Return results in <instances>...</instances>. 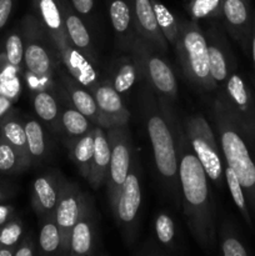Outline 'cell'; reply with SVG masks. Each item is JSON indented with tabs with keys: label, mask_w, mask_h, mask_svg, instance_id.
Returning <instances> with one entry per match:
<instances>
[{
	"label": "cell",
	"mask_w": 255,
	"mask_h": 256,
	"mask_svg": "<svg viewBox=\"0 0 255 256\" xmlns=\"http://www.w3.org/2000/svg\"><path fill=\"white\" fill-rule=\"evenodd\" d=\"M92 222L88 200L82 206V214L74 225L70 236V250L72 255H88L92 249Z\"/></svg>",
	"instance_id": "cell-20"
},
{
	"label": "cell",
	"mask_w": 255,
	"mask_h": 256,
	"mask_svg": "<svg viewBox=\"0 0 255 256\" xmlns=\"http://www.w3.org/2000/svg\"><path fill=\"white\" fill-rule=\"evenodd\" d=\"M5 198H6V192H4V189H2V188H0V202H2Z\"/></svg>",
	"instance_id": "cell-47"
},
{
	"label": "cell",
	"mask_w": 255,
	"mask_h": 256,
	"mask_svg": "<svg viewBox=\"0 0 255 256\" xmlns=\"http://www.w3.org/2000/svg\"><path fill=\"white\" fill-rule=\"evenodd\" d=\"M22 236V224L20 220L12 219L0 228V246L16 248Z\"/></svg>",
	"instance_id": "cell-36"
},
{
	"label": "cell",
	"mask_w": 255,
	"mask_h": 256,
	"mask_svg": "<svg viewBox=\"0 0 255 256\" xmlns=\"http://www.w3.org/2000/svg\"><path fill=\"white\" fill-rule=\"evenodd\" d=\"M110 142V164L108 172V198L112 212L116 208L120 192L132 168V144L125 126H112L108 132Z\"/></svg>",
	"instance_id": "cell-7"
},
{
	"label": "cell",
	"mask_w": 255,
	"mask_h": 256,
	"mask_svg": "<svg viewBox=\"0 0 255 256\" xmlns=\"http://www.w3.org/2000/svg\"><path fill=\"white\" fill-rule=\"evenodd\" d=\"M135 80H136V65L134 62H128L124 65H122L116 72L114 82H112V86L119 94H124L132 89Z\"/></svg>",
	"instance_id": "cell-35"
},
{
	"label": "cell",
	"mask_w": 255,
	"mask_h": 256,
	"mask_svg": "<svg viewBox=\"0 0 255 256\" xmlns=\"http://www.w3.org/2000/svg\"><path fill=\"white\" fill-rule=\"evenodd\" d=\"M60 186H55L52 178L40 176L35 179L32 184V205L35 212L46 218L54 214L58 199H59Z\"/></svg>",
	"instance_id": "cell-21"
},
{
	"label": "cell",
	"mask_w": 255,
	"mask_h": 256,
	"mask_svg": "<svg viewBox=\"0 0 255 256\" xmlns=\"http://www.w3.org/2000/svg\"><path fill=\"white\" fill-rule=\"evenodd\" d=\"M12 214H14V209L10 205L0 204V228L12 219Z\"/></svg>",
	"instance_id": "cell-44"
},
{
	"label": "cell",
	"mask_w": 255,
	"mask_h": 256,
	"mask_svg": "<svg viewBox=\"0 0 255 256\" xmlns=\"http://www.w3.org/2000/svg\"><path fill=\"white\" fill-rule=\"evenodd\" d=\"M22 160L20 159L16 150L2 140L0 144V172H14L25 169Z\"/></svg>",
	"instance_id": "cell-34"
},
{
	"label": "cell",
	"mask_w": 255,
	"mask_h": 256,
	"mask_svg": "<svg viewBox=\"0 0 255 256\" xmlns=\"http://www.w3.org/2000/svg\"><path fill=\"white\" fill-rule=\"evenodd\" d=\"M72 5L76 12L82 15H88L94 8V0H72Z\"/></svg>",
	"instance_id": "cell-42"
},
{
	"label": "cell",
	"mask_w": 255,
	"mask_h": 256,
	"mask_svg": "<svg viewBox=\"0 0 255 256\" xmlns=\"http://www.w3.org/2000/svg\"><path fill=\"white\" fill-rule=\"evenodd\" d=\"M2 129H0V144H2Z\"/></svg>",
	"instance_id": "cell-48"
},
{
	"label": "cell",
	"mask_w": 255,
	"mask_h": 256,
	"mask_svg": "<svg viewBox=\"0 0 255 256\" xmlns=\"http://www.w3.org/2000/svg\"><path fill=\"white\" fill-rule=\"evenodd\" d=\"M140 204H142V189H140L139 176H138L136 172L130 168V172L122 185L114 212L119 225L126 232H129L134 226Z\"/></svg>",
	"instance_id": "cell-12"
},
{
	"label": "cell",
	"mask_w": 255,
	"mask_h": 256,
	"mask_svg": "<svg viewBox=\"0 0 255 256\" xmlns=\"http://www.w3.org/2000/svg\"><path fill=\"white\" fill-rule=\"evenodd\" d=\"M14 8V0H0V30L6 25Z\"/></svg>",
	"instance_id": "cell-41"
},
{
	"label": "cell",
	"mask_w": 255,
	"mask_h": 256,
	"mask_svg": "<svg viewBox=\"0 0 255 256\" xmlns=\"http://www.w3.org/2000/svg\"><path fill=\"white\" fill-rule=\"evenodd\" d=\"M250 48H252V65H254V74H255V12H254V18H252V42H250Z\"/></svg>",
	"instance_id": "cell-45"
},
{
	"label": "cell",
	"mask_w": 255,
	"mask_h": 256,
	"mask_svg": "<svg viewBox=\"0 0 255 256\" xmlns=\"http://www.w3.org/2000/svg\"><path fill=\"white\" fill-rule=\"evenodd\" d=\"M20 92V82L19 78L14 76L10 79L2 80L0 82V94L10 98L12 100H15Z\"/></svg>",
	"instance_id": "cell-39"
},
{
	"label": "cell",
	"mask_w": 255,
	"mask_h": 256,
	"mask_svg": "<svg viewBox=\"0 0 255 256\" xmlns=\"http://www.w3.org/2000/svg\"><path fill=\"white\" fill-rule=\"evenodd\" d=\"M208 175L196 155L182 145L179 158V182L182 210L194 239L202 246L214 244V208L210 198Z\"/></svg>",
	"instance_id": "cell-1"
},
{
	"label": "cell",
	"mask_w": 255,
	"mask_h": 256,
	"mask_svg": "<svg viewBox=\"0 0 255 256\" xmlns=\"http://www.w3.org/2000/svg\"><path fill=\"white\" fill-rule=\"evenodd\" d=\"M136 54L139 56V64L146 74L154 89L168 100H175L178 92V85L175 75L169 64L158 55L148 50L146 42L140 40L136 45Z\"/></svg>",
	"instance_id": "cell-10"
},
{
	"label": "cell",
	"mask_w": 255,
	"mask_h": 256,
	"mask_svg": "<svg viewBox=\"0 0 255 256\" xmlns=\"http://www.w3.org/2000/svg\"><path fill=\"white\" fill-rule=\"evenodd\" d=\"M15 248L0 246V256H14Z\"/></svg>",
	"instance_id": "cell-46"
},
{
	"label": "cell",
	"mask_w": 255,
	"mask_h": 256,
	"mask_svg": "<svg viewBox=\"0 0 255 256\" xmlns=\"http://www.w3.org/2000/svg\"><path fill=\"white\" fill-rule=\"evenodd\" d=\"M39 248L45 254H52L62 248V236L52 215L45 218L39 234Z\"/></svg>",
	"instance_id": "cell-29"
},
{
	"label": "cell",
	"mask_w": 255,
	"mask_h": 256,
	"mask_svg": "<svg viewBox=\"0 0 255 256\" xmlns=\"http://www.w3.org/2000/svg\"><path fill=\"white\" fill-rule=\"evenodd\" d=\"M185 135L190 149L202 162L208 178L222 189L225 182L222 149L218 146L209 122L202 115H192L185 122Z\"/></svg>",
	"instance_id": "cell-4"
},
{
	"label": "cell",
	"mask_w": 255,
	"mask_h": 256,
	"mask_svg": "<svg viewBox=\"0 0 255 256\" xmlns=\"http://www.w3.org/2000/svg\"><path fill=\"white\" fill-rule=\"evenodd\" d=\"M25 132H26L28 149L32 159H40L45 152V138L42 128L39 122L34 119H29L24 122Z\"/></svg>",
	"instance_id": "cell-30"
},
{
	"label": "cell",
	"mask_w": 255,
	"mask_h": 256,
	"mask_svg": "<svg viewBox=\"0 0 255 256\" xmlns=\"http://www.w3.org/2000/svg\"><path fill=\"white\" fill-rule=\"evenodd\" d=\"M155 232L156 238L162 245H170L175 236V226L172 218L168 214H159L155 219Z\"/></svg>",
	"instance_id": "cell-37"
},
{
	"label": "cell",
	"mask_w": 255,
	"mask_h": 256,
	"mask_svg": "<svg viewBox=\"0 0 255 256\" xmlns=\"http://www.w3.org/2000/svg\"><path fill=\"white\" fill-rule=\"evenodd\" d=\"M85 200L86 198L82 194L76 185L70 184V182L60 185L59 199H58L52 216L59 228L60 236H62L60 250L64 254L69 252L70 250V236H72V228L76 224L82 214Z\"/></svg>",
	"instance_id": "cell-8"
},
{
	"label": "cell",
	"mask_w": 255,
	"mask_h": 256,
	"mask_svg": "<svg viewBox=\"0 0 255 256\" xmlns=\"http://www.w3.org/2000/svg\"><path fill=\"white\" fill-rule=\"evenodd\" d=\"M109 14L115 32L118 34H125L129 30L132 19L129 0H110Z\"/></svg>",
	"instance_id": "cell-27"
},
{
	"label": "cell",
	"mask_w": 255,
	"mask_h": 256,
	"mask_svg": "<svg viewBox=\"0 0 255 256\" xmlns=\"http://www.w3.org/2000/svg\"><path fill=\"white\" fill-rule=\"evenodd\" d=\"M32 2L38 12V20L56 48L68 39L59 0H32Z\"/></svg>",
	"instance_id": "cell-17"
},
{
	"label": "cell",
	"mask_w": 255,
	"mask_h": 256,
	"mask_svg": "<svg viewBox=\"0 0 255 256\" xmlns=\"http://www.w3.org/2000/svg\"><path fill=\"white\" fill-rule=\"evenodd\" d=\"M46 34L39 20L28 15L22 24V42H24V65L28 72L39 80H48L52 72V54L48 46Z\"/></svg>",
	"instance_id": "cell-6"
},
{
	"label": "cell",
	"mask_w": 255,
	"mask_h": 256,
	"mask_svg": "<svg viewBox=\"0 0 255 256\" xmlns=\"http://www.w3.org/2000/svg\"><path fill=\"white\" fill-rule=\"evenodd\" d=\"M95 128H92L86 134L82 135L72 148V159L79 169L80 174L88 180L94 156Z\"/></svg>",
	"instance_id": "cell-23"
},
{
	"label": "cell",
	"mask_w": 255,
	"mask_h": 256,
	"mask_svg": "<svg viewBox=\"0 0 255 256\" xmlns=\"http://www.w3.org/2000/svg\"><path fill=\"white\" fill-rule=\"evenodd\" d=\"M0 122H2V120H0Z\"/></svg>",
	"instance_id": "cell-49"
},
{
	"label": "cell",
	"mask_w": 255,
	"mask_h": 256,
	"mask_svg": "<svg viewBox=\"0 0 255 256\" xmlns=\"http://www.w3.org/2000/svg\"><path fill=\"white\" fill-rule=\"evenodd\" d=\"M214 120L225 162L235 172L246 195L248 204L255 212V162L244 139L245 132L225 99L215 102Z\"/></svg>",
	"instance_id": "cell-2"
},
{
	"label": "cell",
	"mask_w": 255,
	"mask_h": 256,
	"mask_svg": "<svg viewBox=\"0 0 255 256\" xmlns=\"http://www.w3.org/2000/svg\"><path fill=\"white\" fill-rule=\"evenodd\" d=\"M222 16L229 25L230 32L242 42L244 49L252 42L254 12L246 0H224Z\"/></svg>",
	"instance_id": "cell-13"
},
{
	"label": "cell",
	"mask_w": 255,
	"mask_h": 256,
	"mask_svg": "<svg viewBox=\"0 0 255 256\" xmlns=\"http://www.w3.org/2000/svg\"><path fill=\"white\" fill-rule=\"evenodd\" d=\"M32 105L38 116L45 122H54L59 114V105L54 95L46 89H42L35 92Z\"/></svg>",
	"instance_id": "cell-28"
},
{
	"label": "cell",
	"mask_w": 255,
	"mask_h": 256,
	"mask_svg": "<svg viewBox=\"0 0 255 256\" xmlns=\"http://www.w3.org/2000/svg\"><path fill=\"white\" fill-rule=\"evenodd\" d=\"M208 55H209V70L210 76L215 84L226 82L230 75V66L228 62L226 52L222 49L216 38H212V42H208Z\"/></svg>",
	"instance_id": "cell-24"
},
{
	"label": "cell",
	"mask_w": 255,
	"mask_h": 256,
	"mask_svg": "<svg viewBox=\"0 0 255 256\" xmlns=\"http://www.w3.org/2000/svg\"><path fill=\"white\" fill-rule=\"evenodd\" d=\"M12 108V100L5 95L0 94V120L6 118L9 115L10 110Z\"/></svg>",
	"instance_id": "cell-43"
},
{
	"label": "cell",
	"mask_w": 255,
	"mask_h": 256,
	"mask_svg": "<svg viewBox=\"0 0 255 256\" xmlns=\"http://www.w3.org/2000/svg\"><path fill=\"white\" fill-rule=\"evenodd\" d=\"M35 255V246L32 238H26L22 242L16 245L14 252V256H32Z\"/></svg>",
	"instance_id": "cell-40"
},
{
	"label": "cell",
	"mask_w": 255,
	"mask_h": 256,
	"mask_svg": "<svg viewBox=\"0 0 255 256\" xmlns=\"http://www.w3.org/2000/svg\"><path fill=\"white\" fill-rule=\"evenodd\" d=\"M224 176H225V182H226L228 188H229L230 195H232L238 210H239L240 214L242 215V218H244L248 226L252 228V214H250L249 204H248L246 195H245L244 189H242V182H239V179H238L234 170H232L230 166H228V165L224 168Z\"/></svg>",
	"instance_id": "cell-25"
},
{
	"label": "cell",
	"mask_w": 255,
	"mask_h": 256,
	"mask_svg": "<svg viewBox=\"0 0 255 256\" xmlns=\"http://www.w3.org/2000/svg\"><path fill=\"white\" fill-rule=\"evenodd\" d=\"M175 48L185 76L202 89H214L216 84L210 76L208 42L196 22L190 20L180 22Z\"/></svg>",
	"instance_id": "cell-3"
},
{
	"label": "cell",
	"mask_w": 255,
	"mask_h": 256,
	"mask_svg": "<svg viewBox=\"0 0 255 256\" xmlns=\"http://www.w3.org/2000/svg\"><path fill=\"white\" fill-rule=\"evenodd\" d=\"M92 92L96 100L100 112L112 126H126L130 114L122 104V96L115 90L112 82L98 84Z\"/></svg>",
	"instance_id": "cell-15"
},
{
	"label": "cell",
	"mask_w": 255,
	"mask_h": 256,
	"mask_svg": "<svg viewBox=\"0 0 255 256\" xmlns=\"http://www.w3.org/2000/svg\"><path fill=\"white\" fill-rule=\"evenodd\" d=\"M56 50L72 79L80 86H84L92 92L94 88L99 84V80H98L99 75L95 70L92 62H90L82 52H79L72 45L69 38L65 39L62 44L58 45Z\"/></svg>",
	"instance_id": "cell-11"
},
{
	"label": "cell",
	"mask_w": 255,
	"mask_h": 256,
	"mask_svg": "<svg viewBox=\"0 0 255 256\" xmlns=\"http://www.w3.org/2000/svg\"><path fill=\"white\" fill-rule=\"evenodd\" d=\"M110 142L105 135L104 129L95 125V140H94V156H92V169L88 182L94 189H99L108 178L110 164Z\"/></svg>",
	"instance_id": "cell-18"
},
{
	"label": "cell",
	"mask_w": 255,
	"mask_h": 256,
	"mask_svg": "<svg viewBox=\"0 0 255 256\" xmlns=\"http://www.w3.org/2000/svg\"><path fill=\"white\" fill-rule=\"evenodd\" d=\"M0 129H2V140L12 145L18 152L25 166H29L32 158H30L29 149H28L26 132H25L24 124L15 118L8 115L0 122Z\"/></svg>",
	"instance_id": "cell-22"
},
{
	"label": "cell",
	"mask_w": 255,
	"mask_h": 256,
	"mask_svg": "<svg viewBox=\"0 0 255 256\" xmlns=\"http://www.w3.org/2000/svg\"><path fill=\"white\" fill-rule=\"evenodd\" d=\"M222 252L225 256H248L249 252L238 238L226 236L222 242Z\"/></svg>",
	"instance_id": "cell-38"
},
{
	"label": "cell",
	"mask_w": 255,
	"mask_h": 256,
	"mask_svg": "<svg viewBox=\"0 0 255 256\" xmlns=\"http://www.w3.org/2000/svg\"><path fill=\"white\" fill-rule=\"evenodd\" d=\"M129 2L140 36L162 52H166L168 42L158 25L152 0H129Z\"/></svg>",
	"instance_id": "cell-14"
},
{
	"label": "cell",
	"mask_w": 255,
	"mask_h": 256,
	"mask_svg": "<svg viewBox=\"0 0 255 256\" xmlns=\"http://www.w3.org/2000/svg\"><path fill=\"white\" fill-rule=\"evenodd\" d=\"M152 5L162 35L172 46H175L178 42V34H179V24L175 20L174 15L159 0H152Z\"/></svg>",
	"instance_id": "cell-26"
},
{
	"label": "cell",
	"mask_w": 255,
	"mask_h": 256,
	"mask_svg": "<svg viewBox=\"0 0 255 256\" xmlns=\"http://www.w3.org/2000/svg\"><path fill=\"white\" fill-rule=\"evenodd\" d=\"M222 2L224 0H192L189 4L192 20L198 22L208 18H222Z\"/></svg>",
	"instance_id": "cell-32"
},
{
	"label": "cell",
	"mask_w": 255,
	"mask_h": 256,
	"mask_svg": "<svg viewBox=\"0 0 255 256\" xmlns=\"http://www.w3.org/2000/svg\"><path fill=\"white\" fill-rule=\"evenodd\" d=\"M59 4L68 38L79 52H82L90 62H94L95 59L92 56V40H90V34L86 26L82 20L78 16L74 8L68 4L66 0H59Z\"/></svg>",
	"instance_id": "cell-16"
},
{
	"label": "cell",
	"mask_w": 255,
	"mask_h": 256,
	"mask_svg": "<svg viewBox=\"0 0 255 256\" xmlns=\"http://www.w3.org/2000/svg\"><path fill=\"white\" fill-rule=\"evenodd\" d=\"M62 128L72 136H82L92 129L90 120L78 109H66L62 115Z\"/></svg>",
	"instance_id": "cell-31"
},
{
	"label": "cell",
	"mask_w": 255,
	"mask_h": 256,
	"mask_svg": "<svg viewBox=\"0 0 255 256\" xmlns=\"http://www.w3.org/2000/svg\"><path fill=\"white\" fill-rule=\"evenodd\" d=\"M5 56L8 62L20 69L24 64V42L20 32H12L5 42Z\"/></svg>",
	"instance_id": "cell-33"
},
{
	"label": "cell",
	"mask_w": 255,
	"mask_h": 256,
	"mask_svg": "<svg viewBox=\"0 0 255 256\" xmlns=\"http://www.w3.org/2000/svg\"><path fill=\"white\" fill-rule=\"evenodd\" d=\"M225 100L248 136H255V102L246 82L236 72L225 82Z\"/></svg>",
	"instance_id": "cell-9"
},
{
	"label": "cell",
	"mask_w": 255,
	"mask_h": 256,
	"mask_svg": "<svg viewBox=\"0 0 255 256\" xmlns=\"http://www.w3.org/2000/svg\"><path fill=\"white\" fill-rule=\"evenodd\" d=\"M146 129L158 172L162 179L174 186L176 184V176L179 178V162L169 122L160 112H152L148 119Z\"/></svg>",
	"instance_id": "cell-5"
},
{
	"label": "cell",
	"mask_w": 255,
	"mask_h": 256,
	"mask_svg": "<svg viewBox=\"0 0 255 256\" xmlns=\"http://www.w3.org/2000/svg\"><path fill=\"white\" fill-rule=\"evenodd\" d=\"M66 80V84L69 85V92H70V99H72V105H74L75 109L79 110L82 114H84L90 122H94L98 126L102 128V129H108L112 128V125L110 124L109 120L102 115V112H100L99 106H98V102L95 100L92 92H88L86 88L84 89V86L80 88V85L78 84L75 80L65 79Z\"/></svg>",
	"instance_id": "cell-19"
}]
</instances>
